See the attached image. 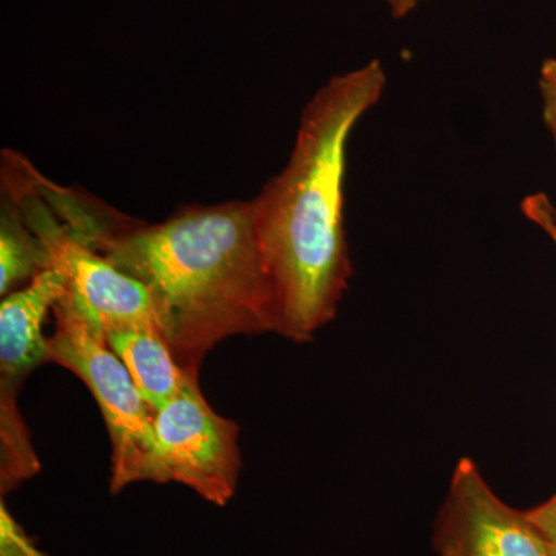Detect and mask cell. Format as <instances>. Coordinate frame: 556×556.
<instances>
[{
	"label": "cell",
	"instance_id": "6da1fadb",
	"mask_svg": "<svg viewBox=\"0 0 556 556\" xmlns=\"http://www.w3.org/2000/svg\"><path fill=\"white\" fill-rule=\"evenodd\" d=\"M36 189L83 243L148 291L156 327L182 371L199 378L232 336L277 331L251 200L179 207L148 225L38 174Z\"/></svg>",
	"mask_w": 556,
	"mask_h": 556
},
{
	"label": "cell",
	"instance_id": "7a4b0ae2",
	"mask_svg": "<svg viewBox=\"0 0 556 556\" xmlns=\"http://www.w3.org/2000/svg\"><path fill=\"white\" fill-rule=\"evenodd\" d=\"M386 87L379 61L332 76L303 109L287 166L251 200L276 332L295 342L332 320L345 292L348 142Z\"/></svg>",
	"mask_w": 556,
	"mask_h": 556
},
{
	"label": "cell",
	"instance_id": "3957f363",
	"mask_svg": "<svg viewBox=\"0 0 556 556\" xmlns=\"http://www.w3.org/2000/svg\"><path fill=\"white\" fill-rule=\"evenodd\" d=\"M56 329L49 338L51 362L78 376L94 401L112 441L110 492L135 482L166 484L156 444L155 412L139 393L129 369L108 345L104 331L84 316L67 291L53 308Z\"/></svg>",
	"mask_w": 556,
	"mask_h": 556
},
{
	"label": "cell",
	"instance_id": "277c9868",
	"mask_svg": "<svg viewBox=\"0 0 556 556\" xmlns=\"http://www.w3.org/2000/svg\"><path fill=\"white\" fill-rule=\"evenodd\" d=\"M2 156V192L14 200L25 222L46 244L51 268L67 278V295L76 308L101 331L131 321H155L146 288L76 239L51 212L33 185L28 160L14 150H5Z\"/></svg>",
	"mask_w": 556,
	"mask_h": 556
},
{
	"label": "cell",
	"instance_id": "5b68a950",
	"mask_svg": "<svg viewBox=\"0 0 556 556\" xmlns=\"http://www.w3.org/2000/svg\"><path fill=\"white\" fill-rule=\"evenodd\" d=\"M67 291L60 269L38 274L0 303V486L2 495L39 471L30 433L17 408L25 379L51 362L42 327L47 314Z\"/></svg>",
	"mask_w": 556,
	"mask_h": 556
},
{
	"label": "cell",
	"instance_id": "8992f818",
	"mask_svg": "<svg viewBox=\"0 0 556 556\" xmlns=\"http://www.w3.org/2000/svg\"><path fill=\"white\" fill-rule=\"evenodd\" d=\"M166 482H178L208 503L225 506L239 482L240 428L207 404L199 378L190 376L181 391L155 412L153 419Z\"/></svg>",
	"mask_w": 556,
	"mask_h": 556
},
{
	"label": "cell",
	"instance_id": "52a82bcc",
	"mask_svg": "<svg viewBox=\"0 0 556 556\" xmlns=\"http://www.w3.org/2000/svg\"><path fill=\"white\" fill-rule=\"evenodd\" d=\"M437 546L441 556H552L526 514L506 506L470 459L453 475Z\"/></svg>",
	"mask_w": 556,
	"mask_h": 556
},
{
	"label": "cell",
	"instance_id": "ba28073f",
	"mask_svg": "<svg viewBox=\"0 0 556 556\" xmlns=\"http://www.w3.org/2000/svg\"><path fill=\"white\" fill-rule=\"evenodd\" d=\"M104 336L153 412L163 408L188 382L190 375L175 361L155 321L115 325L105 329Z\"/></svg>",
	"mask_w": 556,
	"mask_h": 556
},
{
	"label": "cell",
	"instance_id": "9c48e42d",
	"mask_svg": "<svg viewBox=\"0 0 556 556\" xmlns=\"http://www.w3.org/2000/svg\"><path fill=\"white\" fill-rule=\"evenodd\" d=\"M51 268L46 244L25 222L21 208L2 192L0 211V295L7 298L14 288L31 281Z\"/></svg>",
	"mask_w": 556,
	"mask_h": 556
},
{
	"label": "cell",
	"instance_id": "30bf717a",
	"mask_svg": "<svg viewBox=\"0 0 556 556\" xmlns=\"http://www.w3.org/2000/svg\"><path fill=\"white\" fill-rule=\"evenodd\" d=\"M540 89L543 94L544 121L556 135V60H547L541 67Z\"/></svg>",
	"mask_w": 556,
	"mask_h": 556
},
{
	"label": "cell",
	"instance_id": "8fae6325",
	"mask_svg": "<svg viewBox=\"0 0 556 556\" xmlns=\"http://www.w3.org/2000/svg\"><path fill=\"white\" fill-rule=\"evenodd\" d=\"M526 517L544 538L552 556H556V496L543 506L526 511Z\"/></svg>",
	"mask_w": 556,
	"mask_h": 556
},
{
	"label": "cell",
	"instance_id": "7c38bea8",
	"mask_svg": "<svg viewBox=\"0 0 556 556\" xmlns=\"http://www.w3.org/2000/svg\"><path fill=\"white\" fill-rule=\"evenodd\" d=\"M522 211L532 222L538 223L556 243V208L544 195L526 199Z\"/></svg>",
	"mask_w": 556,
	"mask_h": 556
},
{
	"label": "cell",
	"instance_id": "4fadbf2b",
	"mask_svg": "<svg viewBox=\"0 0 556 556\" xmlns=\"http://www.w3.org/2000/svg\"><path fill=\"white\" fill-rule=\"evenodd\" d=\"M394 17H405L419 5L420 0H386Z\"/></svg>",
	"mask_w": 556,
	"mask_h": 556
},
{
	"label": "cell",
	"instance_id": "5bb4252c",
	"mask_svg": "<svg viewBox=\"0 0 556 556\" xmlns=\"http://www.w3.org/2000/svg\"><path fill=\"white\" fill-rule=\"evenodd\" d=\"M554 138H555V142H556V135H555V137H554Z\"/></svg>",
	"mask_w": 556,
	"mask_h": 556
}]
</instances>
